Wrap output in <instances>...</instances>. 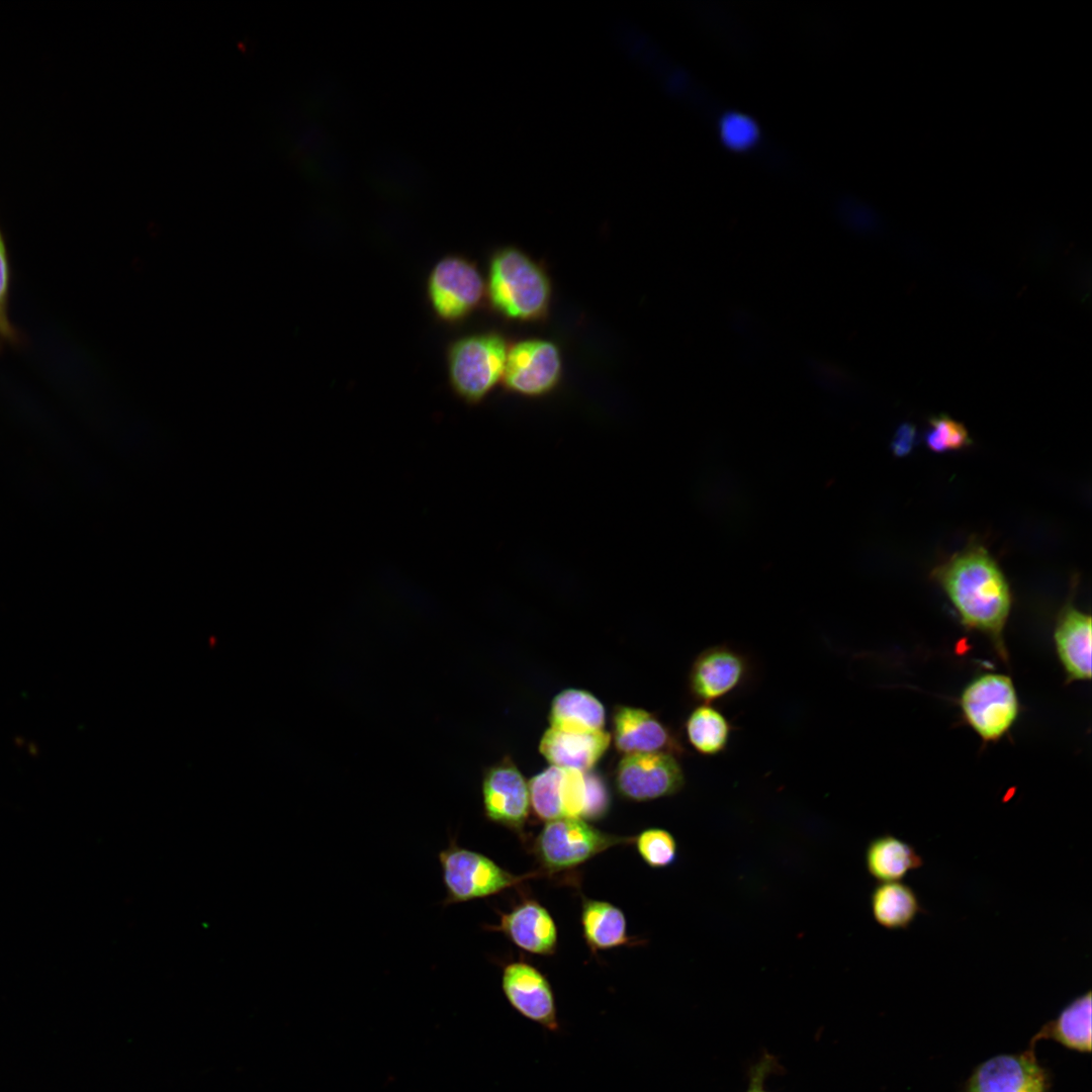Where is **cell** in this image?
Wrapping results in <instances>:
<instances>
[{
    "mask_svg": "<svg viewBox=\"0 0 1092 1092\" xmlns=\"http://www.w3.org/2000/svg\"><path fill=\"white\" fill-rule=\"evenodd\" d=\"M932 578L944 590L962 624L987 637L1007 661L1004 631L1012 607L1009 583L996 560L978 543L937 565Z\"/></svg>",
    "mask_w": 1092,
    "mask_h": 1092,
    "instance_id": "cell-1",
    "label": "cell"
},
{
    "mask_svg": "<svg viewBox=\"0 0 1092 1092\" xmlns=\"http://www.w3.org/2000/svg\"><path fill=\"white\" fill-rule=\"evenodd\" d=\"M485 293L493 310L506 318L537 322L548 313L552 286L540 264L509 246L490 258Z\"/></svg>",
    "mask_w": 1092,
    "mask_h": 1092,
    "instance_id": "cell-2",
    "label": "cell"
},
{
    "mask_svg": "<svg viewBox=\"0 0 1092 1092\" xmlns=\"http://www.w3.org/2000/svg\"><path fill=\"white\" fill-rule=\"evenodd\" d=\"M438 857L446 889L444 906L487 898L546 875L542 871L514 875L487 855L459 846L456 838L450 839Z\"/></svg>",
    "mask_w": 1092,
    "mask_h": 1092,
    "instance_id": "cell-3",
    "label": "cell"
},
{
    "mask_svg": "<svg viewBox=\"0 0 1092 1092\" xmlns=\"http://www.w3.org/2000/svg\"><path fill=\"white\" fill-rule=\"evenodd\" d=\"M634 842V837L608 833L577 817L547 821L535 838L533 853L544 874L572 870L603 851Z\"/></svg>",
    "mask_w": 1092,
    "mask_h": 1092,
    "instance_id": "cell-4",
    "label": "cell"
},
{
    "mask_svg": "<svg viewBox=\"0 0 1092 1092\" xmlns=\"http://www.w3.org/2000/svg\"><path fill=\"white\" fill-rule=\"evenodd\" d=\"M509 347L496 332L472 334L448 349V375L453 390L464 400H482L503 378Z\"/></svg>",
    "mask_w": 1092,
    "mask_h": 1092,
    "instance_id": "cell-5",
    "label": "cell"
},
{
    "mask_svg": "<svg viewBox=\"0 0 1092 1092\" xmlns=\"http://www.w3.org/2000/svg\"><path fill=\"white\" fill-rule=\"evenodd\" d=\"M959 704L964 720L985 742L1004 737L1016 722L1020 703L1010 676L986 672L963 690Z\"/></svg>",
    "mask_w": 1092,
    "mask_h": 1092,
    "instance_id": "cell-6",
    "label": "cell"
},
{
    "mask_svg": "<svg viewBox=\"0 0 1092 1092\" xmlns=\"http://www.w3.org/2000/svg\"><path fill=\"white\" fill-rule=\"evenodd\" d=\"M752 663L742 651L729 644H717L702 650L694 659L688 688L700 704L722 702L737 694L750 680Z\"/></svg>",
    "mask_w": 1092,
    "mask_h": 1092,
    "instance_id": "cell-7",
    "label": "cell"
},
{
    "mask_svg": "<svg viewBox=\"0 0 1092 1092\" xmlns=\"http://www.w3.org/2000/svg\"><path fill=\"white\" fill-rule=\"evenodd\" d=\"M562 376V357L552 341L525 339L509 347L504 386L510 392L540 397L553 391Z\"/></svg>",
    "mask_w": 1092,
    "mask_h": 1092,
    "instance_id": "cell-8",
    "label": "cell"
},
{
    "mask_svg": "<svg viewBox=\"0 0 1092 1092\" xmlns=\"http://www.w3.org/2000/svg\"><path fill=\"white\" fill-rule=\"evenodd\" d=\"M485 294L484 280L476 266L461 256H447L431 270L428 295L436 314L457 322L471 313Z\"/></svg>",
    "mask_w": 1092,
    "mask_h": 1092,
    "instance_id": "cell-9",
    "label": "cell"
},
{
    "mask_svg": "<svg viewBox=\"0 0 1092 1092\" xmlns=\"http://www.w3.org/2000/svg\"><path fill=\"white\" fill-rule=\"evenodd\" d=\"M686 784L675 755L646 752L624 755L617 765L618 794L629 801L646 802L677 794Z\"/></svg>",
    "mask_w": 1092,
    "mask_h": 1092,
    "instance_id": "cell-10",
    "label": "cell"
},
{
    "mask_svg": "<svg viewBox=\"0 0 1092 1092\" xmlns=\"http://www.w3.org/2000/svg\"><path fill=\"white\" fill-rule=\"evenodd\" d=\"M1052 1076L1035 1056V1049L999 1054L974 1068L963 1092H1050Z\"/></svg>",
    "mask_w": 1092,
    "mask_h": 1092,
    "instance_id": "cell-11",
    "label": "cell"
},
{
    "mask_svg": "<svg viewBox=\"0 0 1092 1092\" xmlns=\"http://www.w3.org/2000/svg\"><path fill=\"white\" fill-rule=\"evenodd\" d=\"M481 796L487 821L524 834L531 810L529 786L509 757L483 769Z\"/></svg>",
    "mask_w": 1092,
    "mask_h": 1092,
    "instance_id": "cell-12",
    "label": "cell"
},
{
    "mask_svg": "<svg viewBox=\"0 0 1092 1092\" xmlns=\"http://www.w3.org/2000/svg\"><path fill=\"white\" fill-rule=\"evenodd\" d=\"M502 988L510 1005L522 1016L550 1032L559 1031L552 987L537 968L525 962L507 964L503 969Z\"/></svg>",
    "mask_w": 1092,
    "mask_h": 1092,
    "instance_id": "cell-13",
    "label": "cell"
},
{
    "mask_svg": "<svg viewBox=\"0 0 1092 1092\" xmlns=\"http://www.w3.org/2000/svg\"><path fill=\"white\" fill-rule=\"evenodd\" d=\"M528 786L531 808L540 820L581 818L586 793L582 771L550 765L534 776Z\"/></svg>",
    "mask_w": 1092,
    "mask_h": 1092,
    "instance_id": "cell-14",
    "label": "cell"
},
{
    "mask_svg": "<svg viewBox=\"0 0 1092 1092\" xmlns=\"http://www.w3.org/2000/svg\"><path fill=\"white\" fill-rule=\"evenodd\" d=\"M613 738L624 755L646 752L685 753L671 730L653 714L640 708L617 706L612 716Z\"/></svg>",
    "mask_w": 1092,
    "mask_h": 1092,
    "instance_id": "cell-15",
    "label": "cell"
},
{
    "mask_svg": "<svg viewBox=\"0 0 1092 1092\" xmlns=\"http://www.w3.org/2000/svg\"><path fill=\"white\" fill-rule=\"evenodd\" d=\"M494 925L484 929L503 933L516 946L538 956H551L557 948V927L548 910L534 899H525L509 912H502Z\"/></svg>",
    "mask_w": 1092,
    "mask_h": 1092,
    "instance_id": "cell-16",
    "label": "cell"
},
{
    "mask_svg": "<svg viewBox=\"0 0 1092 1092\" xmlns=\"http://www.w3.org/2000/svg\"><path fill=\"white\" fill-rule=\"evenodd\" d=\"M1054 642L1068 681L1091 678V617L1068 603L1054 629Z\"/></svg>",
    "mask_w": 1092,
    "mask_h": 1092,
    "instance_id": "cell-17",
    "label": "cell"
},
{
    "mask_svg": "<svg viewBox=\"0 0 1092 1092\" xmlns=\"http://www.w3.org/2000/svg\"><path fill=\"white\" fill-rule=\"evenodd\" d=\"M610 743L611 735L605 730L571 733L549 728L539 750L551 765L584 772L593 769Z\"/></svg>",
    "mask_w": 1092,
    "mask_h": 1092,
    "instance_id": "cell-18",
    "label": "cell"
},
{
    "mask_svg": "<svg viewBox=\"0 0 1092 1092\" xmlns=\"http://www.w3.org/2000/svg\"><path fill=\"white\" fill-rule=\"evenodd\" d=\"M1091 991L1074 998L1031 1037L1029 1048L1035 1049L1040 1039H1053L1079 1053H1091Z\"/></svg>",
    "mask_w": 1092,
    "mask_h": 1092,
    "instance_id": "cell-19",
    "label": "cell"
},
{
    "mask_svg": "<svg viewBox=\"0 0 1092 1092\" xmlns=\"http://www.w3.org/2000/svg\"><path fill=\"white\" fill-rule=\"evenodd\" d=\"M606 721L603 704L590 693L566 689L552 700L550 728L563 732L586 733L604 730Z\"/></svg>",
    "mask_w": 1092,
    "mask_h": 1092,
    "instance_id": "cell-20",
    "label": "cell"
},
{
    "mask_svg": "<svg viewBox=\"0 0 1092 1092\" xmlns=\"http://www.w3.org/2000/svg\"><path fill=\"white\" fill-rule=\"evenodd\" d=\"M864 861L869 875L879 883L900 881L910 871L923 866L916 849L892 834L873 838L867 846Z\"/></svg>",
    "mask_w": 1092,
    "mask_h": 1092,
    "instance_id": "cell-21",
    "label": "cell"
},
{
    "mask_svg": "<svg viewBox=\"0 0 1092 1092\" xmlns=\"http://www.w3.org/2000/svg\"><path fill=\"white\" fill-rule=\"evenodd\" d=\"M580 922L583 938L593 952L630 943L623 911L610 902L583 899Z\"/></svg>",
    "mask_w": 1092,
    "mask_h": 1092,
    "instance_id": "cell-22",
    "label": "cell"
},
{
    "mask_svg": "<svg viewBox=\"0 0 1092 1092\" xmlns=\"http://www.w3.org/2000/svg\"><path fill=\"white\" fill-rule=\"evenodd\" d=\"M870 905L875 921L890 930L908 928L923 911L914 889L900 881L877 885Z\"/></svg>",
    "mask_w": 1092,
    "mask_h": 1092,
    "instance_id": "cell-23",
    "label": "cell"
},
{
    "mask_svg": "<svg viewBox=\"0 0 1092 1092\" xmlns=\"http://www.w3.org/2000/svg\"><path fill=\"white\" fill-rule=\"evenodd\" d=\"M734 724L715 705L700 704L685 721L688 742L702 756L714 757L728 747Z\"/></svg>",
    "mask_w": 1092,
    "mask_h": 1092,
    "instance_id": "cell-24",
    "label": "cell"
},
{
    "mask_svg": "<svg viewBox=\"0 0 1092 1092\" xmlns=\"http://www.w3.org/2000/svg\"><path fill=\"white\" fill-rule=\"evenodd\" d=\"M634 843L638 854L650 868H667L677 858L676 840L665 829L647 828L634 837Z\"/></svg>",
    "mask_w": 1092,
    "mask_h": 1092,
    "instance_id": "cell-25",
    "label": "cell"
},
{
    "mask_svg": "<svg viewBox=\"0 0 1092 1092\" xmlns=\"http://www.w3.org/2000/svg\"><path fill=\"white\" fill-rule=\"evenodd\" d=\"M924 440L928 449L936 453L961 450L972 444L966 427L946 415L929 420Z\"/></svg>",
    "mask_w": 1092,
    "mask_h": 1092,
    "instance_id": "cell-26",
    "label": "cell"
},
{
    "mask_svg": "<svg viewBox=\"0 0 1092 1092\" xmlns=\"http://www.w3.org/2000/svg\"><path fill=\"white\" fill-rule=\"evenodd\" d=\"M719 133L723 144L734 151H746L753 148L759 140L756 122L746 114L729 112L719 122Z\"/></svg>",
    "mask_w": 1092,
    "mask_h": 1092,
    "instance_id": "cell-27",
    "label": "cell"
},
{
    "mask_svg": "<svg viewBox=\"0 0 1092 1092\" xmlns=\"http://www.w3.org/2000/svg\"><path fill=\"white\" fill-rule=\"evenodd\" d=\"M585 805L581 816L583 820H599L606 816L610 808V794L604 779L593 770L584 771Z\"/></svg>",
    "mask_w": 1092,
    "mask_h": 1092,
    "instance_id": "cell-28",
    "label": "cell"
},
{
    "mask_svg": "<svg viewBox=\"0 0 1092 1092\" xmlns=\"http://www.w3.org/2000/svg\"><path fill=\"white\" fill-rule=\"evenodd\" d=\"M9 262L7 250L0 232V337L14 341L16 334L8 318V292H9Z\"/></svg>",
    "mask_w": 1092,
    "mask_h": 1092,
    "instance_id": "cell-29",
    "label": "cell"
},
{
    "mask_svg": "<svg viewBox=\"0 0 1092 1092\" xmlns=\"http://www.w3.org/2000/svg\"><path fill=\"white\" fill-rule=\"evenodd\" d=\"M776 1067V1059L764 1054L760 1061L750 1069V1081L746 1092H767L764 1089V1080Z\"/></svg>",
    "mask_w": 1092,
    "mask_h": 1092,
    "instance_id": "cell-30",
    "label": "cell"
},
{
    "mask_svg": "<svg viewBox=\"0 0 1092 1092\" xmlns=\"http://www.w3.org/2000/svg\"><path fill=\"white\" fill-rule=\"evenodd\" d=\"M916 429L910 423L902 424L896 431L891 448L897 457L906 456L915 444Z\"/></svg>",
    "mask_w": 1092,
    "mask_h": 1092,
    "instance_id": "cell-31",
    "label": "cell"
},
{
    "mask_svg": "<svg viewBox=\"0 0 1092 1092\" xmlns=\"http://www.w3.org/2000/svg\"><path fill=\"white\" fill-rule=\"evenodd\" d=\"M846 217L851 225L860 230L873 229L876 223L874 213L864 206H854L847 211Z\"/></svg>",
    "mask_w": 1092,
    "mask_h": 1092,
    "instance_id": "cell-32",
    "label": "cell"
}]
</instances>
